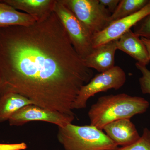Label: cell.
Masks as SVG:
<instances>
[{"instance_id": "cell-1", "label": "cell", "mask_w": 150, "mask_h": 150, "mask_svg": "<svg viewBox=\"0 0 150 150\" xmlns=\"http://www.w3.org/2000/svg\"><path fill=\"white\" fill-rule=\"evenodd\" d=\"M93 74L54 12L41 22L0 28V97L14 93L39 107L74 115L73 103Z\"/></svg>"}, {"instance_id": "cell-2", "label": "cell", "mask_w": 150, "mask_h": 150, "mask_svg": "<svg viewBox=\"0 0 150 150\" xmlns=\"http://www.w3.org/2000/svg\"><path fill=\"white\" fill-rule=\"evenodd\" d=\"M149 103L144 98L126 93L100 97L88 112L90 125L102 130L109 123L123 119H131L144 113Z\"/></svg>"}, {"instance_id": "cell-3", "label": "cell", "mask_w": 150, "mask_h": 150, "mask_svg": "<svg viewBox=\"0 0 150 150\" xmlns=\"http://www.w3.org/2000/svg\"><path fill=\"white\" fill-rule=\"evenodd\" d=\"M58 128L57 138L65 150H114L118 147L103 130L91 125L71 123Z\"/></svg>"}, {"instance_id": "cell-4", "label": "cell", "mask_w": 150, "mask_h": 150, "mask_svg": "<svg viewBox=\"0 0 150 150\" xmlns=\"http://www.w3.org/2000/svg\"><path fill=\"white\" fill-rule=\"evenodd\" d=\"M93 35L110 24L111 14L99 0H59Z\"/></svg>"}, {"instance_id": "cell-5", "label": "cell", "mask_w": 150, "mask_h": 150, "mask_svg": "<svg viewBox=\"0 0 150 150\" xmlns=\"http://www.w3.org/2000/svg\"><path fill=\"white\" fill-rule=\"evenodd\" d=\"M54 12L64 28L75 50L84 60L93 50V35L59 0H56Z\"/></svg>"}, {"instance_id": "cell-6", "label": "cell", "mask_w": 150, "mask_h": 150, "mask_svg": "<svg viewBox=\"0 0 150 150\" xmlns=\"http://www.w3.org/2000/svg\"><path fill=\"white\" fill-rule=\"evenodd\" d=\"M126 80V73L119 66H115L106 71L96 75L88 83L82 87L73 103V110L86 108L88 100L97 93L112 89H119Z\"/></svg>"}, {"instance_id": "cell-7", "label": "cell", "mask_w": 150, "mask_h": 150, "mask_svg": "<svg viewBox=\"0 0 150 150\" xmlns=\"http://www.w3.org/2000/svg\"><path fill=\"white\" fill-rule=\"evenodd\" d=\"M74 119L75 115L48 110L35 105L30 104L16 112L8 121L11 126H21L31 121H40L55 124L58 127H63L72 123Z\"/></svg>"}, {"instance_id": "cell-8", "label": "cell", "mask_w": 150, "mask_h": 150, "mask_svg": "<svg viewBox=\"0 0 150 150\" xmlns=\"http://www.w3.org/2000/svg\"><path fill=\"white\" fill-rule=\"evenodd\" d=\"M150 13V0L141 10L124 18L112 22L102 31L93 35V48L110 41L118 40L121 35Z\"/></svg>"}, {"instance_id": "cell-9", "label": "cell", "mask_w": 150, "mask_h": 150, "mask_svg": "<svg viewBox=\"0 0 150 150\" xmlns=\"http://www.w3.org/2000/svg\"><path fill=\"white\" fill-rule=\"evenodd\" d=\"M103 130L112 142L121 147L135 143L141 137L130 119L113 121L105 125Z\"/></svg>"}, {"instance_id": "cell-10", "label": "cell", "mask_w": 150, "mask_h": 150, "mask_svg": "<svg viewBox=\"0 0 150 150\" xmlns=\"http://www.w3.org/2000/svg\"><path fill=\"white\" fill-rule=\"evenodd\" d=\"M17 10L25 12L36 22L44 21L54 12L56 0H1Z\"/></svg>"}, {"instance_id": "cell-11", "label": "cell", "mask_w": 150, "mask_h": 150, "mask_svg": "<svg viewBox=\"0 0 150 150\" xmlns=\"http://www.w3.org/2000/svg\"><path fill=\"white\" fill-rule=\"evenodd\" d=\"M116 40L94 48L91 54L83 60L86 66L98 72L106 71L115 67Z\"/></svg>"}, {"instance_id": "cell-12", "label": "cell", "mask_w": 150, "mask_h": 150, "mask_svg": "<svg viewBox=\"0 0 150 150\" xmlns=\"http://www.w3.org/2000/svg\"><path fill=\"white\" fill-rule=\"evenodd\" d=\"M117 50L123 51L137 61V63L146 66L150 63L147 51L140 37L131 29L116 40Z\"/></svg>"}, {"instance_id": "cell-13", "label": "cell", "mask_w": 150, "mask_h": 150, "mask_svg": "<svg viewBox=\"0 0 150 150\" xmlns=\"http://www.w3.org/2000/svg\"><path fill=\"white\" fill-rule=\"evenodd\" d=\"M36 22L32 17L19 11L0 1V28L13 26H28Z\"/></svg>"}, {"instance_id": "cell-14", "label": "cell", "mask_w": 150, "mask_h": 150, "mask_svg": "<svg viewBox=\"0 0 150 150\" xmlns=\"http://www.w3.org/2000/svg\"><path fill=\"white\" fill-rule=\"evenodd\" d=\"M33 104L25 97L14 93L5 94L0 97V123L8 121L11 117L23 107Z\"/></svg>"}, {"instance_id": "cell-15", "label": "cell", "mask_w": 150, "mask_h": 150, "mask_svg": "<svg viewBox=\"0 0 150 150\" xmlns=\"http://www.w3.org/2000/svg\"><path fill=\"white\" fill-rule=\"evenodd\" d=\"M150 0H120L110 18V23L131 15L141 10Z\"/></svg>"}, {"instance_id": "cell-16", "label": "cell", "mask_w": 150, "mask_h": 150, "mask_svg": "<svg viewBox=\"0 0 150 150\" xmlns=\"http://www.w3.org/2000/svg\"><path fill=\"white\" fill-rule=\"evenodd\" d=\"M114 150H150V129H144L142 136L135 143Z\"/></svg>"}, {"instance_id": "cell-17", "label": "cell", "mask_w": 150, "mask_h": 150, "mask_svg": "<svg viewBox=\"0 0 150 150\" xmlns=\"http://www.w3.org/2000/svg\"><path fill=\"white\" fill-rule=\"evenodd\" d=\"M135 66L142 74L139 79L140 88L142 93L150 94V71L146 66L136 63Z\"/></svg>"}, {"instance_id": "cell-18", "label": "cell", "mask_w": 150, "mask_h": 150, "mask_svg": "<svg viewBox=\"0 0 150 150\" xmlns=\"http://www.w3.org/2000/svg\"><path fill=\"white\" fill-rule=\"evenodd\" d=\"M134 32L139 37L150 39V13L133 27Z\"/></svg>"}, {"instance_id": "cell-19", "label": "cell", "mask_w": 150, "mask_h": 150, "mask_svg": "<svg viewBox=\"0 0 150 150\" xmlns=\"http://www.w3.org/2000/svg\"><path fill=\"white\" fill-rule=\"evenodd\" d=\"M27 148L24 142L13 144H0V150H24Z\"/></svg>"}, {"instance_id": "cell-20", "label": "cell", "mask_w": 150, "mask_h": 150, "mask_svg": "<svg viewBox=\"0 0 150 150\" xmlns=\"http://www.w3.org/2000/svg\"><path fill=\"white\" fill-rule=\"evenodd\" d=\"M99 1L112 14L116 9L120 0H99Z\"/></svg>"}, {"instance_id": "cell-21", "label": "cell", "mask_w": 150, "mask_h": 150, "mask_svg": "<svg viewBox=\"0 0 150 150\" xmlns=\"http://www.w3.org/2000/svg\"><path fill=\"white\" fill-rule=\"evenodd\" d=\"M141 38L142 42L144 44L146 48L148 56H149V59L150 61V39L144 37H141Z\"/></svg>"}, {"instance_id": "cell-22", "label": "cell", "mask_w": 150, "mask_h": 150, "mask_svg": "<svg viewBox=\"0 0 150 150\" xmlns=\"http://www.w3.org/2000/svg\"><path fill=\"white\" fill-rule=\"evenodd\" d=\"M1 76H0V88H1Z\"/></svg>"}]
</instances>
